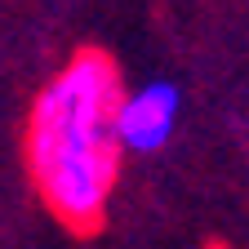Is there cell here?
I'll use <instances>...</instances> for the list:
<instances>
[{
	"label": "cell",
	"instance_id": "6da1fadb",
	"mask_svg": "<svg viewBox=\"0 0 249 249\" xmlns=\"http://www.w3.org/2000/svg\"><path fill=\"white\" fill-rule=\"evenodd\" d=\"M116 116L120 89L103 53H80L31 111L27 156L36 187L62 223L80 231L103 218L116 178V151L124 147Z\"/></svg>",
	"mask_w": 249,
	"mask_h": 249
},
{
	"label": "cell",
	"instance_id": "7a4b0ae2",
	"mask_svg": "<svg viewBox=\"0 0 249 249\" xmlns=\"http://www.w3.org/2000/svg\"><path fill=\"white\" fill-rule=\"evenodd\" d=\"M174 120H178V89L156 80V85L129 93V98H120L116 129H120L124 151H156L174 134Z\"/></svg>",
	"mask_w": 249,
	"mask_h": 249
}]
</instances>
